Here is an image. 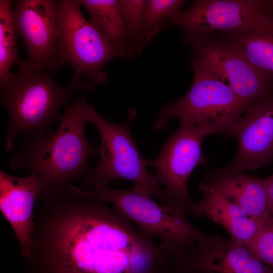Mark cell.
I'll use <instances>...</instances> for the list:
<instances>
[{"mask_svg":"<svg viewBox=\"0 0 273 273\" xmlns=\"http://www.w3.org/2000/svg\"><path fill=\"white\" fill-rule=\"evenodd\" d=\"M178 270L201 273H273L241 243L203 233L178 259Z\"/></svg>","mask_w":273,"mask_h":273,"instance_id":"12","label":"cell"},{"mask_svg":"<svg viewBox=\"0 0 273 273\" xmlns=\"http://www.w3.org/2000/svg\"><path fill=\"white\" fill-rule=\"evenodd\" d=\"M230 41L258 71L273 79V33L234 34Z\"/></svg>","mask_w":273,"mask_h":273,"instance_id":"18","label":"cell"},{"mask_svg":"<svg viewBox=\"0 0 273 273\" xmlns=\"http://www.w3.org/2000/svg\"><path fill=\"white\" fill-rule=\"evenodd\" d=\"M198 188L203 199L195 202L193 215L203 214L222 226L232 240L247 246L261 226L260 222L250 216L237 204L215 191L202 180Z\"/></svg>","mask_w":273,"mask_h":273,"instance_id":"15","label":"cell"},{"mask_svg":"<svg viewBox=\"0 0 273 273\" xmlns=\"http://www.w3.org/2000/svg\"><path fill=\"white\" fill-rule=\"evenodd\" d=\"M233 137L239 144L234 160L212 170L237 174L270 164L273 159V98L268 95L249 105L238 120Z\"/></svg>","mask_w":273,"mask_h":273,"instance_id":"11","label":"cell"},{"mask_svg":"<svg viewBox=\"0 0 273 273\" xmlns=\"http://www.w3.org/2000/svg\"><path fill=\"white\" fill-rule=\"evenodd\" d=\"M123 18L135 51L141 44L142 30L146 1L120 0Z\"/></svg>","mask_w":273,"mask_h":273,"instance_id":"21","label":"cell"},{"mask_svg":"<svg viewBox=\"0 0 273 273\" xmlns=\"http://www.w3.org/2000/svg\"><path fill=\"white\" fill-rule=\"evenodd\" d=\"M136 114L135 109H131L126 122L117 124L103 118L91 105H87L86 121L98 128L101 144L99 161L90 169L84 181L92 189H99L109 187L114 179L127 180L132 183L133 188L162 200L164 190L160 189L155 175L148 172V160L141 155L130 132V125Z\"/></svg>","mask_w":273,"mask_h":273,"instance_id":"6","label":"cell"},{"mask_svg":"<svg viewBox=\"0 0 273 273\" xmlns=\"http://www.w3.org/2000/svg\"><path fill=\"white\" fill-rule=\"evenodd\" d=\"M11 0L0 1V84L5 82L12 72L10 70L19 60L17 47V31L12 14Z\"/></svg>","mask_w":273,"mask_h":273,"instance_id":"20","label":"cell"},{"mask_svg":"<svg viewBox=\"0 0 273 273\" xmlns=\"http://www.w3.org/2000/svg\"><path fill=\"white\" fill-rule=\"evenodd\" d=\"M246 246L258 260L273 269V218L261 226Z\"/></svg>","mask_w":273,"mask_h":273,"instance_id":"22","label":"cell"},{"mask_svg":"<svg viewBox=\"0 0 273 273\" xmlns=\"http://www.w3.org/2000/svg\"><path fill=\"white\" fill-rule=\"evenodd\" d=\"M268 1L198 0L181 12L170 26H180L189 40L199 42L215 31L234 34L273 33V16L266 10Z\"/></svg>","mask_w":273,"mask_h":273,"instance_id":"8","label":"cell"},{"mask_svg":"<svg viewBox=\"0 0 273 273\" xmlns=\"http://www.w3.org/2000/svg\"><path fill=\"white\" fill-rule=\"evenodd\" d=\"M194 77L186 94L164 106L153 128H164L172 118L181 123L199 127L208 134L232 136L236 125L248 106L226 82L197 57L193 58Z\"/></svg>","mask_w":273,"mask_h":273,"instance_id":"4","label":"cell"},{"mask_svg":"<svg viewBox=\"0 0 273 273\" xmlns=\"http://www.w3.org/2000/svg\"><path fill=\"white\" fill-rule=\"evenodd\" d=\"M194 56L220 76L248 107L269 95L270 79L255 69L230 41L201 45Z\"/></svg>","mask_w":273,"mask_h":273,"instance_id":"13","label":"cell"},{"mask_svg":"<svg viewBox=\"0 0 273 273\" xmlns=\"http://www.w3.org/2000/svg\"><path fill=\"white\" fill-rule=\"evenodd\" d=\"M184 1H146L142 30L141 44L139 50L154 35L166 27L181 12Z\"/></svg>","mask_w":273,"mask_h":273,"instance_id":"19","label":"cell"},{"mask_svg":"<svg viewBox=\"0 0 273 273\" xmlns=\"http://www.w3.org/2000/svg\"><path fill=\"white\" fill-rule=\"evenodd\" d=\"M43 194L42 185L34 174L12 176L0 171V209L12 228L22 255L31 253L35 228L34 208Z\"/></svg>","mask_w":273,"mask_h":273,"instance_id":"14","label":"cell"},{"mask_svg":"<svg viewBox=\"0 0 273 273\" xmlns=\"http://www.w3.org/2000/svg\"><path fill=\"white\" fill-rule=\"evenodd\" d=\"M203 180L253 219L260 222L272 219L264 179L243 173L224 174L212 170Z\"/></svg>","mask_w":273,"mask_h":273,"instance_id":"16","label":"cell"},{"mask_svg":"<svg viewBox=\"0 0 273 273\" xmlns=\"http://www.w3.org/2000/svg\"><path fill=\"white\" fill-rule=\"evenodd\" d=\"M44 202L30 256L50 273H162L170 254L114 207L67 190Z\"/></svg>","mask_w":273,"mask_h":273,"instance_id":"1","label":"cell"},{"mask_svg":"<svg viewBox=\"0 0 273 273\" xmlns=\"http://www.w3.org/2000/svg\"><path fill=\"white\" fill-rule=\"evenodd\" d=\"M68 191L112 204L134 222L144 236L150 239H158L163 249L177 257L184 254L202 234L189 222L184 208L161 205L150 195L133 188L118 190L106 187L84 190L71 185Z\"/></svg>","mask_w":273,"mask_h":273,"instance_id":"5","label":"cell"},{"mask_svg":"<svg viewBox=\"0 0 273 273\" xmlns=\"http://www.w3.org/2000/svg\"><path fill=\"white\" fill-rule=\"evenodd\" d=\"M269 202L270 213L273 218V174L264 179Z\"/></svg>","mask_w":273,"mask_h":273,"instance_id":"23","label":"cell"},{"mask_svg":"<svg viewBox=\"0 0 273 273\" xmlns=\"http://www.w3.org/2000/svg\"><path fill=\"white\" fill-rule=\"evenodd\" d=\"M270 3L272 4V6H273V1H270Z\"/></svg>","mask_w":273,"mask_h":273,"instance_id":"24","label":"cell"},{"mask_svg":"<svg viewBox=\"0 0 273 273\" xmlns=\"http://www.w3.org/2000/svg\"><path fill=\"white\" fill-rule=\"evenodd\" d=\"M55 0H19L12 8L17 31L25 44L26 60L35 68L55 74L62 67Z\"/></svg>","mask_w":273,"mask_h":273,"instance_id":"10","label":"cell"},{"mask_svg":"<svg viewBox=\"0 0 273 273\" xmlns=\"http://www.w3.org/2000/svg\"><path fill=\"white\" fill-rule=\"evenodd\" d=\"M208 134L199 127L180 123L161 147L158 157L148 160V166L156 170L159 184L166 187L163 204L181 207L193 215L195 202L190 196L187 183L194 168L207 162L201 146Z\"/></svg>","mask_w":273,"mask_h":273,"instance_id":"9","label":"cell"},{"mask_svg":"<svg viewBox=\"0 0 273 273\" xmlns=\"http://www.w3.org/2000/svg\"><path fill=\"white\" fill-rule=\"evenodd\" d=\"M79 0H61L57 5L60 32L59 55L61 66L74 71L70 85L75 90H87L107 79L103 71L110 60L120 57L101 33L84 18Z\"/></svg>","mask_w":273,"mask_h":273,"instance_id":"7","label":"cell"},{"mask_svg":"<svg viewBox=\"0 0 273 273\" xmlns=\"http://www.w3.org/2000/svg\"><path fill=\"white\" fill-rule=\"evenodd\" d=\"M86 97L67 106L54 132L27 139L10 159V170L26 168L39 178L43 189L39 200L56 196L73 181L84 180L90 170L89 160L99 154V147L85 135Z\"/></svg>","mask_w":273,"mask_h":273,"instance_id":"2","label":"cell"},{"mask_svg":"<svg viewBox=\"0 0 273 273\" xmlns=\"http://www.w3.org/2000/svg\"><path fill=\"white\" fill-rule=\"evenodd\" d=\"M17 64L19 71L0 84L1 101L9 118L7 151L12 149L21 132L30 140L47 135L53 124L61 121L60 109L71 100L75 90L70 85L62 86L51 73L36 69L26 60L19 59Z\"/></svg>","mask_w":273,"mask_h":273,"instance_id":"3","label":"cell"},{"mask_svg":"<svg viewBox=\"0 0 273 273\" xmlns=\"http://www.w3.org/2000/svg\"><path fill=\"white\" fill-rule=\"evenodd\" d=\"M87 10L89 22L120 54L131 56L135 50L117 0H79Z\"/></svg>","mask_w":273,"mask_h":273,"instance_id":"17","label":"cell"}]
</instances>
